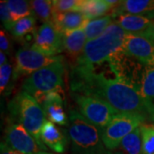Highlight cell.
<instances>
[{"label": "cell", "instance_id": "obj_12", "mask_svg": "<svg viewBox=\"0 0 154 154\" xmlns=\"http://www.w3.org/2000/svg\"><path fill=\"white\" fill-rule=\"evenodd\" d=\"M41 106L48 121L61 126L69 124V116H67L64 111L63 99L61 93L52 92L46 94Z\"/></svg>", "mask_w": 154, "mask_h": 154}, {"label": "cell", "instance_id": "obj_11", "mask_svg": "<svg viewBox=\"0 0 154 154\" xmlns=\"http://www.w3.org/2000/svg\"><path fill=\"white\" fill-rule=\"evenodd\" d=\"M123 52L144 65L154 64V42L142 34H128Z\"/></svg>", "mask_w": 154, "mask_h": 154}, {"label": "cell", "instance_id": "obj_6", "mask_svg": "<svg viewBox=\"0 0 154 154\" xmlns=\"http://www.w3.org/2000/svg\"><path fill=\"white\" fill-rule=\"evenodd\" d=\"M144 123L146 122L137 115L128 113L116 114L102 130V141L105 147L108 151L118 148L124 138Z\"/></svg>", "mask_w": 154, "mask_h": 154}, {"label": "cell", "instance_id": "obj_1", "mask_svg": "<svg viewBox=\"0 0 154 154\" xmlns=\"http://www.w3.org/2000/svg\"><path fill=\"white\" fill-rule=\"evenodd\" d=\"M70 86L74 94L98 98L119 113L137 115L146 123H154L152 100L144 97L130 83L124 81L116 69L115 76L111 77L105 72H98L94 67L75 64Z\"/></svg>", "mask_w": 154, "mask_h": 154}, {"label": "cell", "instance_id": "obj_8", "mask_svg": "<svg viewBox=\"0 0 154 154\" xmlns=\"http://www.w3.org/2000/svg\"><path fill=\"white\" fill-rule=\"evenodd\" d=\"M59 61H63V56H47L33 48H21L16 54V64L13 80L24 75H30L45 67Z\"/></svg>", "mask_w": 154, "mask_h": 154}, {"label": "cell", "instance_id": "obj_17", "mask_svg": "<svg viewBox=\"0 0 154 154\" xmlns=\"http://www.w3.org/2000/svg\"><path fill=\"white\" fill-rule=\"evenodd\" d=\"M127 13L154 18V0H125L116 8L113 9L110 16Z\"/></svg>", "mask_w": 154, "mask_h": 154}, {"label": "cell", "instance_id": "obj_10", "mask_svg": "<svg viewBox=\"0 0 154 154\" xmlns=\"http://www.w3.org/2000/svg\"><path fill=\"white\" fill-rule=\"evenodd\" d=\"M31 48L47 56H58L63 51V33H61L52 22L43 23L36 32V37Z\"/></svg>", "mask_w": 154, "mask_h": 154}, {"label": "cell", "instance_id": "obj_28", "mask_svg": "<svg viewBox=\"0 0 154 154\" xmlns=\"http://www.w3.org/2000/svg\"><path fill=\"white\" fill-rule=\"evenodd\" d=\"M0 18H1V22L5 26V28L7 30L11 31V28L14 24V22L12 20V17L11 16L9 8L7 6L6 1L0 2Z\"/></svg>", "mask_w": 154, "mask_h": 154}, {"label": "cell", "instance_id": "obj_31", "mask_svg": "<svg viewBox=\"0 0 154 154\" xmlns=\"http://www.w3.org/2000/svg\"><path fill=\"white\" fill-rule=\"evenodd\" d=\"M8 63L7 61V57H6V53H5L4 51L0 52V66H3Z\"/></svg>", "mask_w": 154, "mask_h": 154}, {"label": "cell", "instance_id": "obj_13", "mask_svg": "<svg viewBox=\"0 0 154 154\" xmlns=\"http://www.w3.org/2000/svg\"><path fill=\"white\" fill-rule=\"evenodd\" d=\"M40 139L45 146L57 153H63L66 151L68 140L63 131L55 123L46 120L42 128Z\"/></svg>", "mask_w": 154, "mask_h": 154}, {"label": "cell", "instance_id": "obj_7", "mask_svg": "<svg viewBox=\"0 0 154 154\" xmlns=\"http://www.w3.org/2000/svg\"><path fill=\"white\" fill-rule=\"evenodd\" d=\"M74 99L79 109L78 111L101 130L109 124L114 116L119 114L109 104L95 97L74 94Z\"/></svg>", "mask_w": 154, "mask_h": 154}, {"label": "cell", "instance_id": "obj_3", "mask_svg": "<svg viewBox=\"0 0 154 154\" xmlns=\"http://www.w3.org/2000/svg\"><path fill=\"white\" fill-rule=\"evenodd\" d=\"M69 136L75 153L99 152L107 150L102 141L100 128L88 122L77 110H69Z\"/></svg>", "mask_w": 154, "mask_h": 154}, {"label": "cell", "instance_id": "obj_16", "mask_svg": "<svg viewBox=\"0 0 154 154\" xmlns=\"http://www.w3.org/2000/svg\"><path fill=\"white\" fill-rule=\"evenodd\" d=\"M88 38L83 28L67 32L63 34V51L71 59L76 61L82 55Z\"/></svg>", "mask_w": 154, "mask_h": 154}, {"label": "cell", "instance_id": "obj_19", "mask_svg": "<svg viewBox=\"0 0 154 154\" xmlns=\"http://www.w3.org/2000/svg\"><path fill=\"white\" fill-rule=\"evenodd\" d=\"M113 11V8L106 0H82L79 11L82 12L88 20H93L106 16Z\"/></svg>", "mask_w": 154, "mask_h": 154}, {"label": "cell", "instance_id": "obj_30", "mask_svg": "<svg viewBox=\"0 0 154 154\" xmlns=\"http://www.w3.org/2000/svg\"><path fill=\"white\" fill-rule=\"evenodd\" d=\"M142 35H144L145 37L148 38L149 39H151L152 41L154 42V18L152 21L150 27L146 29V31L145 33H142Z\"/></svg>", "mask_w": 154, "mask_h": 154}, {"label": "cell", "instance_id": "obj_22", "mask_svg": "<svg viewBox=\"0 0 154 154\" xmlns=\"http://www.w3.org/2000/svg\"><path fill=\"white\" fill-rule=\"evenodd\" d=\"M33 16L38 18L43 23L52 22L54 16V10L52 1L51 0H33L29 1Z\"/></svg>", "mask_w": 154, "mask_h": 154}, {"label": "cell", "instance_id": "obj_34", "mask_svg": "<svg viewBox=\"0 0 154 154\" xmlns=\"http://www.w3.org/2000/svg\"><path fill=\"white\" fill-rule=\"evenodd\" d=\"M7 145V144H6ZM7 150H8V154H22V153H20V152H18L17 151H14L13 149L10 148L8 146H7Z\"/></svg>", "mask_w": 154, "mask_h": 154}, {"label": "cell", "instance_id": "obj_32", "mask_svg": "<svg viewBox=\"0 0 154 154\" xmlns=\"http://www.w3.org/2000/svg\"><path fill=\"white\" fill-rule=\"evenodd\" d=\"M0 154H8L7 145L5 142H1V153Z\"/></svg>", "mask_w": 154, "mask_h": 154}, {"label": "cell", "instance_id": "obj_26", "mask_svg": "<svg viewBox=\"0 0 154 154\" xmlns=\"http://www.w3.org/2000/svg\"><path fill=\"white\" fill-rule=\"evenodd\" d=\"M82 0H54L52 5L54 13L68 12V11H79Z\"/></svg>", "mask_w": 154, "mask_h": 154}, {"label": "cell", "instance_id": "obj_29", "mask_svg": "<svg viewBox=\"0 0 154 154\" xmlns=\"http://www.w3.org/2000/svg\"><path fill=\"white\" fill-rule=\"evenodd\" d=\"M11 41L9 38V35L6 33L5 31L1 30L0 31V49L1 51H4L5 53H8L11 51Z\"/></svg>", "mask_w": 154, "mask_h": 154}, {"label": "cell", "instance_id": "obj_33", "mask_svg": "<svg viewBox=\"0 0 154 154\" xmlns=\"http://www.w3.org/2000/svg\"><path fill=\"white\" fill-rule=\"evenodd\" d=\"M74 154H78V153H74ZM79 154H113L112 152H110V151L108 150H105L103 152H90V153H79Z\"/></svg>", "mask_w": 154, "mask_h": 154}, {"label": "cell", "instance_id": "obj_15", "mask_svg": "<svg viewBox=\"0 0 154 154\" xmlns=\"http://www.w3.org/2000/svg\"><path fill=\"white\" fill-rule=\"evenodd\" d=\"M88 19L82 12L76 11L54 13L52 22L61 33L83 28Z\"/></svg>", "mask_w": 154, "mask_h": 154}, {"label": "cell", "instance_id": "obj_35", "mask_svg": "<svg viewBox=\"0 0 154 154\" xmlns=\"http://www.w3.org/2000/svg\"><path fill=\"white\" fill-rule=\"evenodd\" d=\"M37 154H54V153H51V152H40Z\"/></svg>", "mask_w": 154, "mask_h": 154}, {"label": "cell", "instance_id": "obj_9", "mask_svg": "<svg viewBox=\"0 0 154 154\" xmlns=\"http://www.w3.org/2000/svg\"><path fill=\"white\" fill-rule=\"evenodd\" d=\"M5 142L10 148L22 154L46 152L21 123L11 122L5 130Z\"/></svg>", "mask_w": 154, "mask_h": 154}, {"label": "cell", "instance_id": "obj_25", "mask_svg": "<svg viewBox=\"0 0 154 154\" xmlns=\"http://www.w3.org/2000/svg\"><path fill=\"white\" fill-rule=\"evenodd\" d=\"M142 137L141 154H154V123H144L140 126Z\"/></svg>", "mask_w": 154, "mask_h": 154}, {"label": "cell", "instance_id": "obj_4", "mask_svg": "<svg viewBox=\"0 0 154 154\" xmlns=\"http://www.w3.org/2000/svg\"><path fill=\"white\" fill-rule=\"evenodd\" d=\"M11 115L17 119V122L21 123L29 134L33 136L43 148L46 151L40 139V134L46 117L41 105L36 99L25 91H22L16 95L10 105Z\"/></svg>", "mask_w": 154, "mask_h": 154}, {"label": "cell", "instance_id": "obj_2", "mask_svg": "<svg viewBox=\"0 0 154 154\" xmlns=\"http://www.w3.org/2000/svg\"><path fill=\"white\" fill-rule=\"evenodd\" d=\"M127 33L115 22L100 36L88 40L82 55L76 61L77 65L98 66L123 52Z\"/></svg>", "mask_w": 154, "mask_h": 154}, {"label": "cell", "instance_id": "obj_20", "mask_svg": "<svg viewBox=\"0 0 154 154\" xmlns=\"http://www.w3.org/2000/svg\"><path fill=\"white\" fill-rule=\"evenodd\" d=\"M113 22H114V18L110 14L106 15L105 17L95 18L93 20H88L87 24L83 28L88 41L100 36Z\"/></svg>", "mask_w": 154, "mask_h": 154}, {"label": "cell", "instance_id": "obj_14", "mask_svg": "<svg viewBox=\"0 0 154 154\" xmlns=\"http://www.w3.org/2000/svg\"><path fill=\"white\" fill-rule=\"evenodd\" d=\"M113 18L114 22L128 34H142L150 27L152 21L150 17L127 13L117 14Z\"/></svg>", "mask_w": 154, "mask_h": 154}, {"label": "cell", "instance_id": "obj_24", "mask_svg": "<svg viewBox=\"0 0 154 154\" xmlns=\"http://www.w3.org/2000/svg\"><path fill=\"white\" fill-rule=\"evenodd\" d=\"M7 6L11 13L13 22H16L24 17L33 16L30 3L24 0H8L6 1Z\"/></svg>", "mask_w": 154, "mask_h": 154}, {"label": "cell", "instance_id": "obj_21", "mask_svg": "<svg viewBox=\"0 0 154 154\" xmlns=\"http://www.w3.org/2000/svg\"><path fill=\"white\" fill-rule=\"evenodd\" d=\"M118 148L122 154H141L142 137L140 127L124 138Z\"/></svg>", "mask_w": 154, "mask_h": 154}, {"label": "cell", "instance_id": "obj_27", "mask_svg": "<svg viewBox=\"0 0 154 154\" xmlns=\"http://www.w3.org/2000/svg\"><path fill=\"white\" fill-rule=\"evenodd\" d=\"M14 69L10 63L0 66V92L1 94H5L10 86L11 78H13Z\"/></svg>", "mask_w": 154, "mask_h": 154}, {"label": "cell", "instance_id": "obj_18", "mask_svg": "<svg viewBox=\"0 0 154 154\" xmlns=\"http://www.w3.org/2000/svg\"><path fill=\"white\" fill-rule=\"evenodd\" d=\"M134 78L139 79L134 88L144 97L154 99V64L140 67Z\"/></svg>", "mask_w": 154, "mask_h": 154}, {"label": "cell", "instance_id": "obj_5", "mask_svg": "<svg viewBox=\"0 0 154 154\" xmlns=\"http://www.w3.org/2000/svg\"><path fill=\"white\" fill-rule=\"evenodd\" d=\"M65 66L59 61L28 75L22 82V90L33 97L52 92H62Z\"/></svg>", "mask_w": 154, "mask_h": 154}, {"label": "cell", "instance_id": "obj_23", "mask_svg": "<svg viewBox=\"0 0 154 154\" xmlns=\"http://www.w3.org/2000/svg\"><path fill=\"white\" fill-rule=\"evenodd\" d=\"M37 30L38 29L36 28V18L33 16H30L14 22L10 32L14 38L22 40L28 33H35Z\"/></svg>", "mask_w": 154, "mask_h": 154}]
</instances>
